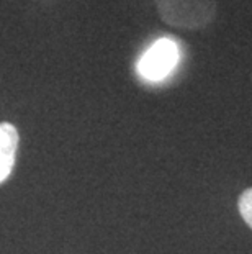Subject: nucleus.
Returning a JSON list of instances; mask_svg holds the SVG:
<instances>
[{"mask_svg": "<svg viewBox=\"0 0 252 254\" xmlns=\"http://www.w3.org/2000/svg\"><path fill=\"white\" fill-rule=\"evenodd\" d=\"M180 59L179 45L172 38H160L144 51L136 64V71L148 82H160L174 72Z\"/></svg>", "mask_w": 252, "mask_h": 254, "instance_id": "obj_2", "label": "nucleus"}, {"mask_svg": "<svg viewBox=\"0 0 252 254\" xmlns=\"http://www.w3.org/2000/svg\"><path fill=\"white\" fill-rule=\"evenodd\" d=\"M238 207H239L241 217L246 221V225L252 230V187L246 189V190L241 193Z\"/></svg>", "mask_w": 252, "mask_h": 254, "instance_id": "obj_4", "label": "nucleus"}, {"mask_svg": "<svg viewBox=\"0 0 252 254\" xmlns=\"http://www.w3.org/2000/svg\"><path fill=\"white\" fill-rule=\"evenodd\" d=\"M18 131L12 123H0V184L12 174L18 148Z\"/></svg>", "mask_w": 252, "mask_h": 254, "instance_id": "obj_3", "label": "nucleus"}, {"mask_svg": "<svg viewBox=\"0 0 252 254\" xmlns=\"http://www.w3.org/2000/svg\"><path fill=\"white\" fill-rule=\"evenodd\" d=\"M159 17L174 28L198 30L210 25L216 15L214 0H152Z\"/></svg>", "mask_w": 252, "mask_h": 254, "instance_id": "obj_1", "label": "nucleus"}]
</instances>
